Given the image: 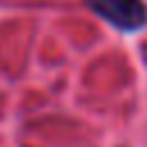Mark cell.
Returning <instances> with one entry per match:
<instances>
[{
	"label": "cell",
	"instance_id": "obj_1",
	"mask_svg": "<svg viewBox=\"0 0 147 147\" xmlns=\"http://www.w3.org/2000/svg\"><path fill=\"white\" fill-rule=\"evenodd\" d=\"M90 9L119 30L133 32L147 23V7L142 0H85Z\"/></svg>",
	"mask_w": 147,
	"mask_h": 147
}]
</instances>
